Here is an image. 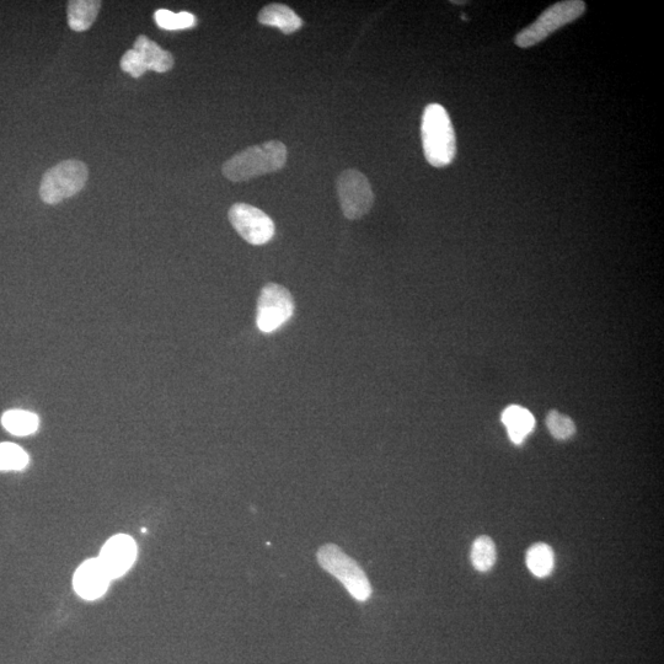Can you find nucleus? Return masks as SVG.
<instances>
[{
	"label": "nucleus",
	"instance_id": "nucleus-11",
	"mask_svg": "<svg viewBox=\"0 0 664 664\" xmlns=\"http://www.w3.org/2000/svg\"><path fill=\"white\" fill-rule=\"evenodd\" d=\"M259 23L280 29L283 34L291 35L303 26V21L293 9L283 4H270L257 15Z\"/></svg>",
	"mask_w": 664,
	"mask_h": 664
},
{
	"label": "nucleus",
	"instance_id": "nucleus-5",
	"mask_svg": "<svg viewBox=\"0 0 664 664\" xmlns=\"http://www.w3.org/2000/svg\"><path fill=\"white\" fill-rule=\"evenodd\" d=\"M321 567L345 586L348 593L358 602H366L372 596V587L366 574L357 562L336 545H325L318 551Z\"/></svg>",
	"mask_w": 664,
	"mask_h": 664
},
{
	"label": "nucleus",
	"instance_id": "nucleus-7",
	"mask_svg": "<svg viewBox=\"0 0 664 664\" xmlns=\"http://www.w3.org/2000/svg\"><path fill=\"white\" fill-rule=\"evenodd\" d=\"M342 213L347 219L356 221L366 216L374 205V192L367 176L356 169L345 170L337 179Z\"/></svg>",
	"mask_w": 664,
	"mask_h": 664
},
{
	"label": "nucleus",
	"instance_id": "nucleus-21",
	"mask_svg": "<svg viewBox=\"0 0 664 664\" xmlns=\"http://www.w3.org/2000/svg\"><path fill=\"white\" fill-rule=\"evenodd\" d=\"M120 64L122 71L131 74L133 78L142 77L148 71L141 55L135 50L127 51L122 56Z\"/></svg>",
	"mask_w": 664,
	"mask_h": 664
},
{
	"label": "nucleus",
	"instance_id": "nucleus-4",
	"mask_svg": "<svg viewBox=\"0 0 664 664\" xmlns=\"http://www.w3.org/2000/svg\"><path fill=\"white\" fill-rule=\"evenodd\" d=\"M88 178V166L79 160H66L57 164L42 176L41 200L47 205H58L79 194L87 185Z\"/></svg>",
	"mask_w": 664,
	"mask_h": 664
},
{
	"label": "nucleus",
	"instance_id": "nucleus-22",
	"mask_svg": "<svg viewBox=\"0 0 664 664\" xmlns=\"http://www.w3.org/2000/svg\"><path fill=\"white\" fill-rule=\"evenodd\" d=\"M453 4H464L465 2H452Z\"/></svg>",
	"mask_w": 664,
	"mask_h": 664
},
{
	"label": "nucleus",
	"instance_id": "nucleus-6",
	"mask_svg": "<svg viewBox=\"0 0 664 664\" xmlns=\"http://www.w3.org/2000/svg\"><path fill=\"white\" fill-rule=\"evenodd\" d=\"M294 301L287 288L269 283L257 299L256 325L265 334L275 332L293 317Z\"/></svg>",
	"mask_w": 664,
	"mask_h": 664
},
{
	"label": "nucleus",
	"instance_id": "nucleus-2",
	"mask_svg": "<svg viewBox=\"0 0 664 664\" xmlns=\"http://www.w3.org/2000/svg\"><path fill=\"white\" fill-rule=\"evenodd\" d=\"M287 162V147L270 141L246 148L223 164V175L233 182H243L281 170Z\"/></svg>",
	"mask_w": 664,
	"mask_h": 664
},
{
	"label": "nucleus",
	"instance_id": "nucleus-1",
	"mask_svg": "<svg viewBox=\"0 0 664 664\" xmlns=\"http://www.w3.org/2000/svg\"><path fill=\"white\" fill-rule=\"evenodd\" d=\"M423 153L435 168L453 163L457 155V138L451 117L439 104H430L423 111L421 123Z\"/></svg>",
	"mask_w": 664,
	"mask_h": 664
},
{
	"label": "nucleus",
	"instance_id": "nucleus-18",
	"mask_svg": "<svg viewBox=\"0 0 664 664\" xmlns=\"http://www.w3.org/2000/svg\"><path fill=\"white\" fill-rule=\"evenodd\" d=\"M29 455L14 443H0V471H19L28 467Z\"/></svg>",
	"mask_w": 664,
	"mask_h": 664
},
{
	"label": "nucleus",
	"instance_id": "nucleus-17",
	"mask_svg": "<svg viewBox=\"0 0 664 664\" xmlns=\"http://www.w3.org/2000/svg\"><path fill=\"white\" fill-rule=\"evenodd\" d=\"M496 545L489 537H479L471 548V564L479 572H487L496 564Z\"/></svg>",
	"mask_w": 664,
	"mask_h": 664
},
{
	"label": "nucleus",
	"instance_id": "nucleus-14",
	"mask_svg": "<svg viewBox=\"0 0 664 664\" xmlns=\"http://www.w3.org/2000/svg\"><path fill=\"white\" fill-rule=\"evenodd\" d=\"M101 9L98 0H73L68 3L69 28L77 32L87 31L95 23Z\"/></svg>",
	"mask_w": 664,
	"mask_h": 664
},
{
	"label": "nucleus",
	"instance_id": "nucleus-12",
	"mask_svg": "<svg viewBox=\"0 0 664 664\" xmlns=\"http://www.w3.org/2000/svg\"><path fill=\"white\" fill-rule=\"evenodd\" d=\"M133 50L141 55L144 64L148 71L157 73H166L174 67V57L170 52L163 50L154 41L148 39L147 36L141 35L137 37Z\"/></svg>",
	"mask_w": 664,
	"mask_h": 664
},
{
	"label": "nucleus",
	"instance_id": "nucleus-13",
	"mask_svg": "<svg viewBox=\"0 0 664 664\" xmlns=\"http://www.w3.org/2000/svg\"><path fill=\"white\" fill-rule=\"evenodd\" d=\"M503 425L507 427L508 436L516 444H522L535 426L534 416L521 406H510L502 414Z\"/></svg>",
	"mask_w": 664,
	"mask_h": 664
},
{
	"label": "nucleus",
	"instance_id": "nucleus-9",
	"mask_svg": "<svg viewBox=\"0 0 664 664\" xmlns=\"http://www.w3.org/2000/svg\"><path fill=\"white\" fill-rule=\"evenodd\" d=\"M137 558V545L135 540L128 535H115L104 545L99 556L101 564L107 574L114 578H119L126 574L135 564Z\"/></svg>",
	"mask_w": 664,
	"mask_h": 664
},
{
	"label": "nucleus",
	"instance_id": "nucleus-3",
	"mask_svg": "<svg viewBox=\"0 0 664 664\" xmlns=\"http://www.w3.org/2000/svg\"><path fill=\"white\" fill-rule=\"evenodd\" d=\"M586 9L587 5L583 0H565L551 5L533 24L518 32L514 37V44L519 48L537 46L554 32L580 19Z\"/></svg>",
	"mask_w": 664,
	"mask_h": 664
},
{
	"label": "nucleus",
	"instance_id": "nucleus-8",
	"mask_svg": "<svg viewBox=\"0 0 664 664\" xmlns=\"http://www.w3.org/2000/svg\"><path fill=\"white\" fill-rule=\"evenodd\" d=\"M228 216L240 237L251 245H265L275 237V223L259 208L246 203H235Z\"/></svg>",
	"mask_w": 664,
	"mask_h": 664
},
{
	"label": "nucleus",
	"instance_id": "nucleus-16",
	"mask_svg": "<svg viewBox=\"0 0 664 664\" xmlns=\"http://www.w3.org/2000/svg\"><path fill=\"white\" fill-rule=\"evenodd\" d=\"M527 566L534 576L544 578L554 569V551L548 544H534L527 553Z\"/></svg>",
	"mask_w": 664,
	"mask_h": 664
},
{
	"label": "nucleus",
	"instance_id": "nucleus-10",
	"mask_svg": "<svg viewBox=\"0 0 664 664\" xmlns=\"http://www.w3.org/2000/svg\"><path fill=\"white\" fill-rule=\"evenodd\" d=\"M111 577L99 559L85 561L74 575L73 585L80 597L94 601L103 597L109 588Z\"/></svg>",
	"mask_w": 664,
	"mask_h": 664
},
{
	"label": "nucleus",
	"instance_id": "nucleus-19",
	"mask_svg": "<svg viewBox=\"0 0 664 664\" xmlns=\"http://www.w3.org/2000/svg\"><path fill=\"white\" fill-rule=\"evenodd\" d=\"M154 19L160 29L169 31L194 28L197 23L195 15L186 12L175 14L166 9L157 10Z\"/></svg>",
	"mask_w": 664,
	"mask_h": 664
},
{
	"label": "nucleus",
	"instance_id": "nucleus-15",
	"mask_svg": "<svg viewBox=\"0 0 664 664\" xmlns=\"http://www.w3.org/2000/svg\"><path fill=\"white\" fill-rule=\"evenodd\" d=\"M2 423L14 436H29L39 428V417L24 410H9L2 417Z\"/></svg>",
	"mask_w": 664,
	"mask_h": 664
},
{
	"label": "nucleus",
	"instance_id": "nucleus-20",
	"mask_svg": "<svg viewBox=\"0 0 664 664\" xmlns=\"http://www.w3.org/2000/svg\"><path fill=\"white\" fill-rule=\"evenodd\" d=\"M546 426L555 439L558 441H567L575 436L576 426L575 422L569 416L560 414L558 411H550L546 416Z\"/></svg>",
	"mask_w": 664,
	"mask_h": 664
}]
</instances>
